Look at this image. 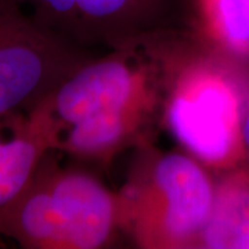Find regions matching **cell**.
<instances>
[{"mask_svg":"<svg viewBox=\"0 0 249 249\" xmlns=\"http://www.w3.org/2000/svg\"><path fill=\"white\" fill-rule=\"evenodd\" d=\"M247 78H248V98H247V108H245V116H244V142H245V150H247V162L249 163V70H245Z\"/></svg>","mask_w":249,"mask_h":249,"instance_id":"cell-9","label":"cell"},{"mask_svg":"<svg viewBox=\"0 0 249 249\" xmlns=\"http://www.w3.org/2000/svg\"><path fill=\"white\" fill-rule=\"evenodd\" d=\"M122 232L121 201L86 169L47 151L25 186L0 208V235L25 249H100Z\"/></svg>","mask_w":249,"mask_h":249,"instance_id":"cell-3","label":"cell"},{"mask_svg":"<svg viewBox=\"0 0 249 249\" xmlns=\"http://www.w3.org/2000/svg\"><path fill=\"white\" fill-rule=\"evenodd\" d=\"M178 34L166 28L94 55L27 112L49 151L108 165L151 142Z\"/></svg>","mask_w":249,"mask_h":249,"instance_id":"cell-1","label":"cell"},{"mask_svg":"<svg viewBox=\"0 0 249 249\" xmlns=\"http://www.w3.org/2000/svg\"><path fill=\"white\" fill-rule=\"evenodd\" d=\"M181 19L196 45L249 70V0H186Z\"/></svg>","mask_w":249,"mask_h":249,"instance_id":"cell-7","label":"cell"},{"mask_svg":"<svg viewBox=\"0 0 249 249\" xmlns=\"http://www.w3.org/2000/svg\"><path fill=\"white\" fill-rule=\"evenodd\" d=\"M198 248L249 249L248 162L214 175L213 206Z\"/></svg>","mask_w":249,"mask_h":249,"instance_id":"cell-8","label":"cell"},{"mask_svg":"<svg viewBox=\"0 0 249 249\" xmlns=\"http://www.w3.org/2000/svg\"><path fill=\"white\" fill-rule=\"evenodd\" d=\"M94 55L39 24L16 0H0V121L29 112Z\"/></svg>","mask_w":249,"mask_h":249,"instance_id":"cell-5","label":"cell"},{"mask_svg":"<svg viewBox=\"0 0 249 249\" xmlns=\"http://www.w3.org/2000/svg\"><path fill=\"white\" fill-rule=\"evenodd\" d=\"M121 224L142 249L198 248L214 199V175L186 152L147 142L118 191Z\"/></svg>","mask_w":249,"mask_h":249,"instance_id":"cell-4","label":"cell"},{"mask_svg":"<svg viewBox=\"0 0 249 249\" xmlns=\"http://www.w3.org/2000/svg\"><path fill=\"white\" fill-rule=\"evenodd\" d=\"M31 17L96 52L176 27L178 0H16Z\"/></svg>","mask_w":249,"mask_h":249,"instance_id":"cell-6","label":"cell"},{"mask_svg":"<svg viewBox=\"0 0 249 249\" xmlns=\"http://www.w3.org/2000/svg\"><path fill=\"white\" fill-rule=\"evenodd\" d=\"M166 85L162 126L181 150L212 173L247 162L244 116L247 72L204 50L178 29Z\"/></svg>","mask_w":249,"mask_h":249,"instance_id":"cell-2","label":"cell"}]
</instances>
